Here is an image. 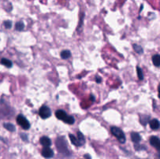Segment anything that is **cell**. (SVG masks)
I'll return each instance as SVG.
<instances>
[{
	"label": "cell",
	"instance_id": "cell-1",
	"mask_svg": "<svg viewBox=\"0 0 160 159\" xmlns=\"http://www.w3.org/2000/svg\"><path fill=\"white\" fill-rule=\"evenodd\" d=\"M110 130H111V133L112 134V135L117 138L119 142L121 143V144H124L125 143L126 137H125V134L122 131V130H120V128L116 127V126H112V127H111Z\"/></svg>",
	"mask_w": 160,
	"mask_h": 159
},
{
	"label": "cell",
	"instance_id": "cell-2",
	"mask_svg": "<svg viewBox=\"0 0 160 159\" xmlns=\"http://www.w3.org/2000/svg\"><path fill=\"white\" fill-rule=\"evenodd\" d=\"M17 123H18L21 127L23 128V130H29L30 127H31V124H30L28 120L26 119L23 115H21V114L17 116Z\"/></svg>",
	"mask_w": 160,
	"mask_h": 159
},
{
	"label": "cell",
	"instance_id": "cell-3",
	"mask_svg": "<svg viewBox=\"0 0 160 159\" xmlns=\"http://www.w3.org/2000/svg\"><path fill=\"white\" fill-rule=\"evenodd\" d=\"M56 147L59 152L61 153H66L68 151L67 149V144L65 139L63 137H59L56 140Z\"/></svg>",
	"mask_w": 160,
	"mask_h": 159
},
{
	"label": "cell",
	"instance_id": "cell-4",
	"mask_svg": "<svg viewBox=\"0 0 160 159\" xmlns=\"http://www.w3.org/2000/svg\"><path fill=\"white\" fill-rule=\"evenodd\" d=\"M52 112L48 106H42L39 109V116L42 119H46L51 116Z\"/></svg>",
	"mask_w": 160,
	"mask_h": 159
},
{
	"label": "cell",
	"instance_id": "cell-5",
	"mask_svg": "<svg viewBox=\"0 0 160 159\" xmlns=\"http://www.w3.org/2000/svg\"><path fill=\"white\" fill-rule=\"evenodd\" d=\"M42 154L44 158H52V157L54 156V152L52 150L51 148H43L42 151Z\"/></svg>",
	"mask_w": 160,
	"mask_h": 159
},
{
	"label": "cell",
	"instance_id": "cell-6",
	"mask_svg": "<svg viewBox=\"0 0 160 159\" xmlns=\"http://www.w3.org/2000/svg\"><path fill=\"white\" fill-rule=\"evenodd\" d=\"M56 118H57L58 119L65 122L66 118L68 117V115L66 114V112L63 111V110H58V111L56 112Z\"/></svg>",
	"mask_w": 160,
	"mask_h": 159
},
{
	"label": "cell",
	"instance_id": "cell-7",
	"mask_svg": "<svg viewBox=\"0 0 160 159\" xmlns=\"http://www.w3.org/2000/svg\"><path fill=\"white\" fill-rule=\"evenodd\" d=\"M150 144L152 146H153L154 148H155L157 149L158 151L159 150V138L157 137V136H152L151 138H150Z\"/></svg>",
	"mask_w": 160,
	"mask_h": 159
},
{
	"label": "cell",
	"instance_id": "cell-8",
	"mask_svg": "<svg viewBox=\"0 0 160 159\" xmlns=\"http://www.w3.org/2000/svg\"><path fill=\"white\" fill-rule=\"evenodd\" d=\"M40 143L41 144L44 146L45 148H48V147H50L52 144L51 140L49 139L48 136H42L40 139Z\"/></svg>",
	"mask_w": 160,
	"mask_h": 159
},
{
	"label": "cell",
	"instance_id": "cell-9",
	"mask_svg": "<svg viewBox=\"0 0 160 159\" xmlns=\"http://www.w3.org/2000/svg\"><path fill=\"white\" fill-rule=\"evenodd\" d=\"M150 127H151V129H152V130H158L159 128V120L156 119H152V120H151L150 121Z\"/></svg>",
	"mask_w": 160,
	"mask_h": 159
},
{
	"label": "cell",
	"instance_id": "cell-10",
	"mask_svg": "<svg viewBox=\"0 0 160 159\" xmlns=\"http://www.w3.org/2000/svg\"><path fill=\"white\" fill-rule=\"evenodd\" d=\"M131 140L135 144H138V143L140 142L141 140V137L140 134H138V133H132L131 134Z\"/></svg>",
	"mask_w": 160,
	"mask_h": 159
},
{
	"label": "cell",
	"instance_id": "cell-11",
	"mask_svg": "<svg viewBox=\"0 0 160 159\" xmlns=\"http://www.w3.org/2000/svg\"><path fill=\"white\" fill-rule=\"evenodd\" d=\"M77 140H78V142H79V145L80 146H82V145L84 144L85 138H84V136L82 134V133L77 132Z\"/></svg>",
	"mask_w": 160,
	"mask_h": 159
},
{
	"label": "cell",
	"instance_id": "cell-12",
	"mask_svg": "<svg viewBox=\"0 0 160 159\" xmlns=\"http://www.w3.org/2000/svg\"><path fill=\"white\" fill-rule=\"evenodd\" d=\"M152 63L156 67H159L160 65V56L159 55H155L152 56Z\"/></svg>",
	"mask_w": 160,
	"mask_h": 159
},
{
	"label": "cell",
	"instance_id": "cell-13",
	"mask_svg": "<svg viewBox=\"0 0 160 159\" xmlns=\"http://www.w3.org/2000/svg\"><path fill=\"white\" fill-rule=\"evenodd\" d=\"M1 63L4 65L5 66H6L7 68H10L12 67V65H13V63H12V61H10L9 59H5V58H3L1 59Z\"/></svg>",
	"mask_w": 160,
	"mask_h": 159
},
{
	"label": "cell",
	"instance_id": "cell-14",
	"mask_svg": "<svg viewBox=\"0 0 160 159\" xmlns=\"http://www.w3.org/2000/svg\"><path fill=\"white\" fill-rule=\"evenodd\" d=\"M3 126H4V128H6L7 130L10 131V132H14L15 130H16L15 126L13 125V124H12V123H9V122L4 123V124H3Z\"/></svg>",
	"mask_w": 160,
	"mask_h": 159
},
{
	"label": "cell",
	"instance_id": "cell-15",
	"mask_svg": "<svg viewBox=\"0 0 160 159\" xmlns=\"http://www.w3.org/2000/svg\"><path fill=\"white\" fill-rule=\"evenodd\" d=\"M60 56L63 59H68V58L71 56V52L69 50H64V51H63L60 53Z\"/></svg>",
	"mask_w": 160,
	"mask_h": 159
},
{
	"label": "cell",
	"instance_id": "cell-16",
	"mask_svg": "<svg viewBox=\"0 0 160 159\" xmlns=\"http://www.w3.org/2000/svg\"><path fill=\"white\" fill-rule=\"evenodd\" d=\"M15 28L17 31H22L24 28V23L22 22V21H19V22H17L16 23V25H15Z\"/></svg>",
	"mask_w": 160,
	"mask_h": 159
},
{
	"label": "cell",
	"instance_id": "cell-17",
	"mask_svg": "<svg viewBox=\"0 0 160 159\" xmlns=\"http://www.w3.org/2000/svg\"><path fill=\"white\" fill-rule=\"evenodd\" d=\"M70 141H71V143L75 145V146H77V147L80 146L77 138L75 136H74L73 134H70Z\"/></svg>",
	"mask_w": 160,
	"mask_h": 159
},
{
	"label": "cell",
	"instance_id": "cell-18",
	"mask_svg": "<svg viewBox=\"0 0 160 159\" xmlns=\"http://www.w3.org/2000/svg\"><path fill=\"white\" fill-rule=\"evenodd\" d=\"M149 121V116H141L140 118L141 123H142L143 125H146Z\"/></svg>",
	"mask_w": 160,
	"mask_h": 159
},
{
	"label": "cell",
	"instance_id": "cell-19",
	"mask_svg": "<svg viewBox=\"0 0 160 159\" xmlns=\"http://www.w3.org/2000/svg\"><path fill=\"white\" fill-rule=\"evenodd\" d=\"M134 49H135V51L137 52V54H142L143 53V48L140 45H134Z\"/></svg>",
	"mask_w": 160,
	"mask_h": 159
},
{
	"label": "cell",
	"instance_id": "cell-20",
	"mask_svg": "<svg viewBox=\"0 0 160 159\" xmlns=\"http://www.w3.org/2000/svg\"><path fill=\"white\" fill-rule=\"evenodd\" d=\"M74 122H75L74 118L72 116H68V117L66 118V119L65 120V122H66V123H68V124H70V125H71V124H74Z\"/></svg>",
	"mask_w": 160,
	"mask_h": 159
},
{
	"label": "cell",
	"instance_id": "cell-21",
	"mask_svg": "<svg viewBox=\"0 0 160 159\" xmlns=\"http://www.w3.org/2000/svg\"><path fill=\"white\" fill-rule=\"evenodd\" d=\"M137 77H138V79L140 80H142L144 79V76H143V73H142V70L140 67H137Z\"/></svg>",
	"mask_w": 160,
	"mask_h": 159
},
{
	"label": "cell",
	"instance_id": "cell-22",
	"mask_svg": "<svg viewBox=\"0 0 160 159\" xmlns=\"http://www.w3.org/2000/svg\"><path fill=\"white\" fill-rule=\"evenodd\" d=\"M4 26H5V27H6V28H7V29L11 28L12 22L10 21V20H6V21L4 22Z\"/></svg>",
	"mask_w": 160,
	"mask_h": 159
},
{
	"label": "cell",
	"instance_id": "cell-23",
	"mask_svg": "<svg viewBox=\"0 0 160 159\" xmlns=\"http://www.w3.org/2000/svg\"><path fill=\"white\" fill-rule=\"evenodd\" d=\"M20 136H21V138L23 140H25V141H27V135L24 134H20Z\"/></svg>",
	"mask_w": 160,
	"mask_h": 159
},
{
	"label": "cell",
	"instance_id": "cell-24",
	"mask_svg": "<svg viewBox=\"0 0 160 159\" xmlns=\"http://www.w3.org/2000/svg\"><path fill=\"white\" fill-rule=\"evenodd\" d=\"M95 79H96V82L98 83V84L102 82V78H101L100 77H98V76H97V77H95Z\"/></svg>",
	"mask_w": 160,
	"mask_h": 159
},
{
	"label": "cell",
	"instance_id": "cell-25",
	"mask_svg": "<svg viewBox=\"0 0 160 159\" xmlns=\"http://www.w3.org/2000/svg\"><path fill=\"white\" fill-rule=\"evenodd\" d=\"M84 158H86L87 159H92L91 158V156H90L89 154H85V155H84Z\"/></svg>",
	"mask_w": 160,
	"mask_h": 159
}]
</instances>
